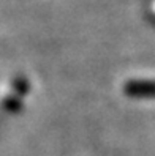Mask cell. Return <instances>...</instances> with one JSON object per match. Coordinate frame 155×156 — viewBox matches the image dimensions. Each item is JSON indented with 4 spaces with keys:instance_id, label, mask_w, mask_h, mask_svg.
Instances as JSON below:
<instances>
[{
    "instance_id": "6da1fadb",
    "label": "cell",
    "mask_w": 155,
    "mask_h": 156,
    "mask_svg": "<svg viewBox=\"0 0 155 156\" xmlns=\"http://www.w3.org/2000/svg\"><path fill=\"white\" fill-rule=\"evenodd\" d=\"M22 96H19V95H13V96H10L8 99H5V103H3V107L6 109V111H10V112H17L21 109V106H22V99H21Z\"/></svg>"
}]
</instances>
